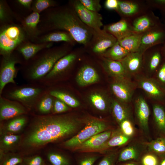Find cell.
I'll use <instances>...</instances> for the list:
<instances>
[{"label": "cell", "mask_w": 165, "mask_h": 165, "mask_svg": "<svg viewBox=\"0 0 165 165\" xmlns=\"http://www.w3.org/2000/svg\"><path fill=\"white\" fill-rule=\"evenodd\" d=\"M79 124L78 120L68 115L35 116L22 141V145L30 148L40 147L72 134Z\"/></svg>", "instance_id": "obj_1"}, {"label": "cell", "mask_w": 165, "mask_h": 165, "mask_svg": "<svg viewBox=\"0 0 165 165\" xmlns=\"http://www.w3.org/2000/svg\"><path fill=\"white\" fill-rule=\"evenodd\" d=\"M61 9L47 13L44 20L47 30H58L69 33L74 40L86 45L89 42L95 31L85 24L75 10Z\"/></svg>", "instance_id": "obj_2"}, {"label": "cell", "mask_w": 165, "mask_h": 165, "mask_svg": "<svg viewBox=\"0 0 165 165\" xmlns=\"http://www.w3.org/2000/svg\"><path fill=\"white\" fill-rule=\"evenodd\" d=\"M67 54L64 49H46L28 67L25 74L26 78L31 82L40 81L60 59Z\"/></svg>", "instance_id": "obj_3"}, {"label": "cell", "mask_w": 165, "mask_h": 165, "mask_svg": "<svg viewBox=\"0 0 165 165\" xmlns=\"http://www.w3.org/2000/svg\"><path fill=\"white\" fill-rule=\"evenodd\" d=\"M27 37L22 27L9 24L2 26L0 30V53L3 56L10 54L25 42Z\"/></svg>", "instance_id": "obj_4"}, {"label": "cell", "mask_w": 165, "mask_h": 165, "mask_svg": "<svg viewBox=\"0 0 165 165\" xmlns=\"http://www.w3.org/2000/svg\"><path fill=\"white\" fill-rule=\"evenodd\" d=\"M47 90L38 86L17 87L9 90L5 97L17 101L26 108H30L35 105L40 97Z\"/></svg>", "instance_id": "obj_5"}, {"label": "cell", "mask_w": 165, "mask_h": 165, "mask_svg": "<svg viewBox=\"0 0 165 165\" xmlns=\"http://www.w3.org/2000/svg\"><path fill=\"white\" fill-rule=\"evenodd\" d=\"M108 125L104 121L91 119L87 121L82 130L65 141L63 145L67 148L76 147L94 135L108 130Z\"/></svg>", "instance_id": "obj_6"}, {"label": "cell", "mask_w": 165, "mask_h": 165, "mask_svg": "<svg viewBox=\"0 0 165 165\" xmlns=\"http://www.w3.org/2000/svg\"><path fill=\"white\" fill-rule=\"evenodd\" d=\"M151 10L146 0H119L116 11L121 18L131 21Z\"/></svg>", "instance_id": "obj_7"}, {"label": "cell", "mask_w": 165, "mask_h": 165, "mask_svg": "<svg viewBox=\"0 0 165 165\" xmlns=\"http://www.w3.org/2000/svg\"><path fill=\"white\" fill-rule=\"evenodd\" d=\"M2 57L0 69V95L7 84H16L14 78L17 72L15 65L20 62L19 58L13 53Z\"/></svg>", "instance_id": "obj_8"}, {"label": "cell", "mask_w": 165, "mask_h": 165, "mask_svg": "<svg viewBox=\"0 0 165 165\" xmlns=\"http://www.w3.org/2000/svg\"><path fill=\"white\" fill-rule=\"evenodd\" d=\"M136 82L137 86L142 89L156 102L165 104V90L154 78L140 76L136 78Z\"/></svg>", "instance_id": "obj_9"}, {"label": "cell", "mask_w": 165, "mask_h": 165, "mask_svg": "<svg viewBox=\"0 0 165 165\" xmlns=\"http://www.w3.org/2000/svg\"><path fill=\"white\" fill-rule=\"evenodd\" d=\"M73 7L78 16L85 24L95 32H99L102 31V18L100 14L86 9L79 1H75Z\"/></svg>", "instance_id": "obj_10"}, {"label": "cell", "mask_w": 165, "mask_h": 165, "mask_svg": "<svg viewBox=\"0 0 165 165\" xmlns=\"http://www.w3.org/2000/svg\"><path fill=\"white\" fill-rule=\"evenodd\" d=\"M165 40V25L160 22L142 34L138 52L143 54L148 49L161 45Z\"/></svg>", "instance_id": "obj_11"}, {"label": "cell", "mask_w": 165, "mask_h": 165, "mask_svg": "<svg viewBox=\"0 0 165 165\" xmlns=\"http://www.w3.org/2000/svg\"><path fill=\"white\" fill-rule=\"evenodd\" d=\"M134 109L138 125L142 133L150 141L148 124L150 109L146 101L142 97L139 96L135 99Z\"/></svg>", "instance_id": "obj_12"}, {"label": "cell", "mask_w": 165, "mask_h": 165, "mask_svg": "<svg viewBox=\"0 0 165 165\" xmlns=\"http://www.w3.org/2000/svg\"><path fill=\"white\" fill-rule=\"evenodd\" d=\"M136 86L130 79H114L110 88L117 100L128 104L131 100Z\"/></svg>", "instance_id": "obj_13"}, {"label": "cell", "mask_w": 165, "mask_h": 165, "mask_svg": "<svg viewBox=\"0 0 165 165\" xmlns=\"http://www.w3.org/2000/svg\"><path fill=\"white\" fill-rule=\"evenodd\" d=\"M26 108L20 103L0 95V120L6 121L27 113Z\"/></svg>", "instance_id": "obj_14"}, {"label": "cell", "mask_w": 165, "mask_h": 165, "mask_svg": "<svg viewBox=\"0 0 165 165\" xmlns=\"http://www.w3.org/2000/svg\"><path fill=\"white\" fill-rule=\"evenodd\" d=\"M161 22L152 10H150L131 21L133 33L143 34Z\"/></svg>", "instance_id": "obj_15"}, {"label": "cell", "mask_w": 165, "mask_h": 165, "mask_svg": "<svg viewBox=\"0 0 165 165\" xmlns=\"http://www.w3.org/2000/svg\"><path fill=\"white\" fill-rule=\"evenodd\" d=\"M147 150L145 141L134 139L120 152L118 156V161H138Z\"/></svg>", "instance_id": "obj_16"}, {"label": "cell", "mask_w": 165, "mask_h": 165, "mask_svg": "<svg viewBox=\"0 0 165 165\" xmlns=\"http://www.w3.org/2000/svg\"><path fill=\"white\" fill-rule=\"evenodd\" d=\"M74 53L68 54L60 59L50 71L40 81L45 86H48L51 82L58 76L66 71L72 65L76 58Z\"/></svg>", "instance_id": "obj_17"}, {"label": "cell", "mask_w": 165, "mask_h": 165, "mask_svg": "<svg viewBox=\"0 0 165 165\" xmlns=\"http://www.w3.org/2000/svg\"><path fill=\"white\" fill-rule=\"evenodd\" d=\"M161 45L151 47L143 55V69L148 73L156 72L161 64L163 58L161 51Z\"/></svg>", "instance_id": "obj_18"}, {"label": "cell", "mask_w": 165, "mask_h": 165, "mask_svg": "<svg viewBox=\"0 0 165 165\" xmlns=\"http://www.w3.org/2000/svg\"><path fill=\"white\" fill-rule=\"evenodd\" d=\"M143 55L138 52L130 53L119 61L130 77L138 74L143 69Z\"/></svg>", "instance_id": "obj_19"}, {"label": "cell", "mask_w": 165, "mask_h": 165, "mask_svg": "<svg viewBox=\"0 0 165 165\" xmlns=\"http://www.w3.org/2000/svg\"><path fill=\"white\" fill-rule=\"evenodd\" d=\"M103 29L114 36L117 40L133 33L131 21L123 18L117 22L105 26Z\"/></svg>", "instance_id": "obj_20"}, {"label": "cell", "mask_w": 165, "mask_h": 165, "mask_svg": "<svg viewBox=\"0 0 165 165\" xmlns=\"http://www.w3.org/2000/svg\"><path fill=\"white\" fill-rule=\"evenodd\" d=\"M113 132L108 130L98 134L91 137L76 147L79 149H94L103 148L104 145L112 136Z\"/></svg>", "instance_id": "obj_21"}, {"label": "cell", "mask_w": 165, "mask_h": 165, "mask_svg": "<svg viewBox=\"0 0 165 165\" xmlns=\"http://www.w3.org/2000/svg\"><path fill=\"white\" fill-rule=\"evenodd\" d=\"M94 35L97 38L92 50L97 53L103 54L117 41L114 36L103 29L99 32H95Z\"/></svg>", "instance_id": "obj_22"}, {"label": "cell", "mask_w": 165, "mask_h": 165, "mask_svg": "<svg viewBox=\"0 0 165 165\" xmlns=\"http://www.w3.org/2000/svg\"><path fill=\"white\" fill-rule=\"evenodd\" d=\"M40 21V13L33 12L25 18L22 23V28L28 37L32 39L38 38L41 31L38 28Z\"/></svg>", "instance_id": "obj_23"}, {"label": "cell", "mask_w": 165, "mask_h": 165, "mask_svg": "<svg viewBox=\"0 0 165 165\" xmlns=\"http://www.w3.org/2000/svg\"><path fill=\"white\" fill-rule=\"evenodd\" d=\"M102 66L105 71L115 79H130L120 61L104 57Z\"/></svg>", "instance_id": "obj_24"}, {"label": "cell", "mask_w": 165, "mask_h": 165, "mask_svg": "<svg viewBox=\"0 0 165 165\" xmlns=\"http://www.w3.org/2000/svg\"><path fill=\"white\" fill-rule=\"evenodd\" d=\"M153 121L158 137L165 138V108L164 104L156 102L152 105Z\"/></svg>", "instance_id": "obj_25"}, {"label": "cell", "mask_w": 165, "mask_h": 165, "mask_svg": "<svg viewBox=\"0 0 165 165\" xmlns=\"http://www.w3.org/2000/svg\"><path fill=\"white\" fill-rule=\"evenodd\" d=\"M99 76L96 70L88 65H85L79 70L76 78V81L80 86H84L97 82Z\"/></svg>", "instance_id": "obj_26"}, {"label": "cell", "mask_w": 165, "mask_h": 165, "mask_svg": "<svg viewBox=\"0 0 165 165\" xmlns=\"http://www.w3.org/2000/svg\"><path fill=\"white\" fill-rule=\"evenodd\" d=\"M51 42L34 44L25 42L17 48V50L26 61H28L34 57L41 51L50 48Z\"/></svg>", "instance_id": "obj_27"}, {"label": "cell", "mask_w": 165, "mask_h": 165, "mask_svg": "<svg viewBox=\"0 0 165 165\" xmlns=\"http://www.w3.org/2000/svg\"><path fill=\"white\" fill-rule=\"evenodd\" d=\"M111 106L113 116L119 125L125 119H133L131 111L128 104L122 102L116 99H112Z\"/></svg>", "instance_id": "obj_28"}, {"label": "cell", "mask_w": 165, "mask_h": 165, "mask_svg": "<svg viewBox=\"0 0 165 165\" xmlns=\"http://www.w3.org/2000/svg\"><path fill=\"white\" fill-rule=\"evenodd\" d=\"M27 118L24 115L6 120L0 127V135L15 134L20 131L25 126Z\"/></svg>", "instance_id": "obj_29"}, {"label": "cell", "mask_w": 165, "mask_h": 165, "mask_svg": "<svg viewBox=\"0 0 165 165\" xmlns=\"http://www.w3.org/2000/svg\"><path fill=\"white\" fill-rule=\"evenodd\" d=\"M142 34L132 33L119 40V44L130 53L138 51Z\"/></svg>", "instance_id": "obj_30"}, {"label": "cell", "mask_w": 165, "mask_h": 165, "mask_svg": "<svg viewBox=\"0 0 165 165\" xmlns=\"http://www.w3.org/2000/svg\"><path fill=\"white\" fill-rule=\"evenodd\" d=\"M38 40L39 43L59 42H72L75 41L71 35L65 31L50 33L42 37Z\"/></svg>", "instance_id": "obj_31"}, {"label": "cell", "mask_w": 165, "mask_h": 165, "mask_svg": "<svg viewBox=\"0 0 165 165\" xmlns=\"http://www.w3.org/2000/svg\"><path fill=\"white\" fill-rule=\"evenodd\" d=\"M134 138L130 137L123 134L120 130L115 132L105 144L103 149H107L110 148L127 145L134 139Z\"/></svg>", "instance_id": "obj_32"}, {"label": "cell", "mask_w": 165, "mask_h": 165, "mask_svg": "<svg viewBox=\"0 0 165 165\" xmlns=\"http://www.w3.org/2000/svg\"><path fill=\"white\" fill-rule=\"evenodd\" d=\"M21 137L16 134L1 135L0 138V154H5L18 144Z\"/></svg>", "instance_id": "obj_33"}, {"label": "cell", "mask_w": 165, "mask_h": 165, "mask_svg": "<svg viewBox=\"0 0 165 165\" xmlns=\"http://www.w3.org/2000/svg\"><path fill=\"white\" fill-rule=\"evenodd\" d=\"M48 90L40 97L36 105L37 109L41 114L46 115L52 112L54 99Z\"/></svg>", "instance_id": "obj_34"}, {"label": "cell", "mask_w": 165, "mask_h": 165, "mask_svg": "<svg viewBox=\"0 0 165 165\" xmlns=\"http://www.w3.org/2000/svg\"><path fill=\"white\" fill-rule=\"evenodd\" d=\"M147 150L160 158L165 157V138L158 137L149 141H145Z\"/></svg>", "instance_id": "obj_35"}, {"label": "cell", "mask_w": 165, "mask_h": 165, "mask_svg": "<svg viewBox=\"0 0 165 165\" xmlns=\"http://www.w3.org/2000/svg\"><path fill=\"white\" fill-rule=\"evenodd\" d=\"M129 53H130L122 46L117 41L102 55L104 57L113 60L119 61L124 58Z\"/></svg>", "instance_id": "obj_36"}, {"label": "cell", "mask_w": 165, "mask_h": 165, "mask_svg": "<svg viewBox=\"0 0 165 165\" xmlns=\"http://www.w3.org/2000/svg\"><path fill=\"white\" fill-rule=\"evenodd\" d=\"M48 91L52 96L61 100L71 107L76 108L80 105L78 100L66 92L57 90H50Z\"/></svg>", "instance_id": "obj_37"}, {"label": "cell", "mask_w": 165, "mask_h": 165, "mask_svg": "<svg viewBox=\"0 0 165 165\" xmlns=\"http://www.w3.org/2000/svg\"><path fill=\"white\" fill-rule=\"evenodd\" d=\"M89 99L95 108L100 111H105L108 108V100L101 94L92 93L90 95Z\"/></svg>", "instance_id": "obj_38"}, {"label": "cell", "mask_w": 165, "mask_h": 165, "mask_svg": "<svg viewBox=\"0 0 165 165\" xmlns=\"http://www.w3.org/2000/svg\"><path fill=\"white\" fill-rule=\"evenodd\" d=\"M160 158L155 154L147 150L138 161L140 165H159Z\"/></svg>", "instance_id": "obj_39"}, {"label": "cell", "mask_w": 165, "mask_h": 165, "mask_svg": "<svg viewBox=\"0 0 165 165\" xmlns=\"http://www.w3.org/2000/svg\"><path fill=\"white\" fill-rule=\"evenodd\" d=\"M55 2L52 0H36L33 1L31 9L33 12L40 13L43 11L54 6Z\"/></svg>", "instance_id": "obj_40"}, {"label": "cell", "mask_w": 165, "mask_h": 165, "mask_svg": "<svg viewBox=\"0 0 165 165\" xmlns=\"http://www.w3.org/2000/svg\"><path fill=\"white\" fill-rule=\"evenodd\" d=\"M119 126L120 130L123 134L129 137L134 138L136 130L133 119H125L121 123Z\"/></svg>", "instance_id": "obj_41"}, {"label": "cell", "mask_w": 165, "mask_h": 165, "mask_svg": "<svg viewBox=\"0 0 165 165\" xmlns=\"http://www.w3.org/2000/svg\"><path fill=\"white\" fill-rule=\"evenodd\" d=\"M0 165H17L21 163L23 159L16 155H0Z\"/></svg>", "instance_id": "obj_42"}, {"label": "cell", "mask_w": 165, "mask_h": 165, "mask_svg": "<svg viewBox=\"0 0 165 165\" xmlns=\"http://www.w3.org/2000/svg\"><path fill=\"white\" fill-rule=\"evenodd\" d=\"M48 159L53 165H68V159L58 153L51 152L47 155Z\"/></svg>", "instance_id": "obj_43"}, {"label": "cell", "mask_w": 165, "mask_h": 165, "mask_svg": "<svg viewBox=\"0 0 165 165\" xmlns=\"http://www.w3.org/2000/svg\"><path fill=\"white\" fill-rule=\"evenodd\" d=\"M146 2L152 10H158L165 18V0H146Z\"/></svg>", "instance_id": "obj_44"}, {"label": "cell", "mask_w": 165, "mask_h": 165, "mask_svg": "<svg viewBox=\"0 0 165 165\" xmlns=\"http://www.w3.org/2000/svg\"><path fill=\"white\" fill-rule=\"evenodd\" d=\"M154 78L159 84L165 90V60L163 59L162 63L156 72Z\"/></svg>", "instance_id": "obj_45"}, {"label": "cell", "mask_w": 165, "mask_h": 165, "mask_svg": "<svg viewBox=\"0 0 165 165\" xmlns=\"http://www.w3.org/2000/svg\"><path fill=\"white\" fill-rule=\"evenodd\" d=\"M83 6L88 10L98 12L100 10L101 6L99 0H80Z\"/></svg>", "instance_id": "obj_46"}, {"label": "cell", "mask_w": 165, "mask_h": 165, "mask_svg": "<svg viewBox=\"0 0 165 165\" xmlns=\"http://www.w3.org/2000/svg\"><path fill=\"white\" fill-rule=\"evenodd\" d=\"M55 98L52 111L53 114L61 113L69 110L68 105L61 100Z\"/></svg>", "instance_id": "obj_47"}, {"label": "cell", "mask_w": 165, "mask_h": 165, "mask_svg": "<svg viewBox=\"0 0 165 165\" xmlns=\"http://www.w3.org/2000/svg\"><path fill=\"white\" fill-rule=\"evenodd\" d=\"M9 10L4 2L0 1V21L2 23H5L10 19Z\"/></svg>", "instance_id": "obj_48"}, {"label": "cell", "mask_w": 165, "mask_h": 165, "mask_svg": "<svg viewBox=\"0 0 165 165\" xmlns=\"http://www.w3.org/2000/svg\"><path fill=\"white\" fill-rule=\"evenodd\" d=\"M117 157L116 153H111L105 157L98 165H114Z\"/></svg>", "instance_id": "obj_49"}, {"label": "cell", "mask_w": 165, "mask_h": 165, "mask_svg": "<svg viewBox=\"0 0 165 165\" xmlns=\"http://www.w3.org/2000/svg\"><path fill=\"white\" fill-rule=\"evenodd\" d=\"M26 165H44L42 158L39 156H35L27 159Z\"/></svg>", "instance_id": "obj_50"}, {"label": "cell", "mask_w": 165, "mask_h": 165, "mask_svg": "<svg viewBox=\"0 0 165 165\" xmlns=\"http://www.w3.org/2000/svg\"><path fill=\"white\" fill-rule=\"evenodd\" d=\"M118 4L119 0H106L105 3V6L107 9L116 11L118 9Z\"/></svg>", "instance_id": "obj_51"}, {"label": "cell", "mask_w": 165, "mask_h": 165, "mask_svg": "<svg viewBox=\"0 0 165 165\" xmlns=\"http://www.w3.org/2000/svg\"><path fill=\"white\" fill-rule=\"evenodd\" d=\"M97 159V157L95 156L85 158L81 161L80 165H93Z\"/></svg>", "instance_id": "obj_52"}, {"label": "cell", "mask_w": 165, "mask_h": 165, "mask_svg": "<svg viewBox=\"0 0 165 165\" xmlns=\"http://www.w3.org/2000/svg\"><path fill=\"white\" fill-rule=\"evenodd\" d=\"M18 3L27 8L31 7L33 1L32 0H17Z\"/></svg>", "instance_id": "obj_53"}, {"label": "cell", "mask_w": 165, "mask_h": 165, "mask_svg": "<svg viewBox=\"0 0 165 165\" xmlns=\"http://www.w3.org/2000/svg\"><path fill=\"white\" fill-rule=\"evenodd\" d=\"M122 165H140L138 161H130L126 162V163Z\"/></svg>", "instance_id": "obj_54"}, {"label": "cell", "mask_w": 165, "mask_h": 165, "mask_svg": "<svg viewBox=\"0 0 165 165\" xmlns=\"http://www.w3.org/2000/svg\"><path fill=\"white\" fill-rule=\"evenodd\" d=\"M161 51L163 58L165 60V40L161 45Z\"/></svg>", "instance_id": "obj_55"}, {"label": "cell", "mask_w": 165, "mask_h": 165, "mask_svg": "<svg viewBox=\"0 0 165 165\" xmlns=\"http://www.w3.org/2000/svg\"><path fill=\"white\" fill-rule=\"evenodd\" d=\"M159 165H165V157L160 158Z\"/></svg>", "instance_id": "obj_56"}, {"label": "cell", "mask_w": 165, "mask_h": 165, "mask_svg": "<svg viewBox=\"0 0 165 165\" xmlns=\"http://www.w3.org/2000/svg\"><path fill=\"white\" fill-rule=\"evenodd\" d=\"M19 164L18 165H23V164Z\"/></svg>", "instance_id": "obj_57"}, {"label": "cell", "mask_w": 165, "mask_h": 165, "mask_svg": "<svg viewBox=\"0 0 165 165\" xmlns=\"http://www.w3.org/2000/svg\"><path fill=\"white\" fill-rule=\"evenodd\" d=\"M165 25V20L164 21V22L163 23Z\"/></svg>", "instance_id": "obj_58"}]
</instances>
